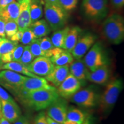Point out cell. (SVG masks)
Listing matches in <instances>:
<instances>
[{
    "label": "cell",
    "instance_id": "836d02e7",
    "mask_svg": "<svg viewBox=\"0 0 124 124\" xmlns=\"http://www.w3.org/2000/svg\"><path fill=\"white\" fill-rule=\"evenodd\" d=\"M25 46L23 44H18L13 51V62H19L23 53Z\"/></svg>",
    "mask_w": 124,
    "mask_h": 124
},
{
    "label": "cell",
    "instance_id": "ac0fdd59",
    "mask_svg": "<svg viewBox=\"0 0 124 124\" xmlns=\"http://www.w3.org/2000/svg\"><path fill=\"white\" fill-rule=\"evenodd\" d=\"M30 1H25L20 4V13L16 22L19 31H24L30 27L32 24L29 12Z\"/></svg>",
    "mask_w": 124,
    "mask_h": 124
},
{
    "label": "cell",
    "instance_id": "5b68a950",
    "mask_svg": "<svg viewBox=\"0 0 124 124\" xmlns=\"http://www.w3.org/2000/svg\"><path fill=\"white\" fill-rule=\"evenodd\" d=\"M82 7L85 16L94 21L103 19L108 13V0H83Z\"/></svg>",
    "mask_w": 124,
    "mask_h": 124
},
{
    "label": "cell",
    "instance_id": "603a6c76",
    "mask_svg": "<svg viewBox=\"0 0 124 124\" xmlns=\"http://www.w3.org/2000/svg\"><path fill=\"white\" fill-rule=\"evenodd\" d=\"M1 70H8L13 71L20 74H23L28 77H38L35 74L31 72L28 70L27 67L25 66L20 62H11L9 63H5L3 64Z\"/></svg>",
    "mask_w": 124,
    "mask_h": 124
},
{
    "label": "cell",
    "instance_id": "7c38bea8",
    "mask_svg": "<svg viewBox=\"0 0 124 124\" xmlns=\"http://www.w3.org/2000/svg\"><path fill=\"white\" fill-rule=\"evenodd\" d=\"M54 66L50 58L46 56H39L34 59L27 66V68L31 72L35 75L45 77L51 73Z\"/></svg>",
    "mask_w": 124,
    "mask_h": 124
},
{
    "label": "cell",
    "instance_id": "74e56055",
    "mask_svg": "<svg viewBox=\"0 0 124 124\" xmlns=\"http://www.w3.org/2000/svg\"><path fill=\"white\" fill-rule=\"evenodd\" d=\"M111 5L116 10L121 9L124 7V0H111Z\"/></svg>",
    "mask_w": 124,
    "mask_h": 124
},
{
    "label": "cell",
    "instance_id": "d4e9b609",
    "mask_svg": "<svg viewBox=\"0 0 124 124\" xmlns=\"http://www.w3.org/2000/svg\"><path fill=\"white\" fill-rule=\"evenodd\" d=\"M69 29L70 27H66L54 31L53 35L51 38V40L55 47L63 48L65 39Z\"/></svg>",
    "mask_w": 124,
    "mask_h": 124
},
{
    "label": "cell",
    "instance_id": "2e32d148",
    "mask_svg": "<svg viewBox=\"0 0 124 124\" xmlns=\"http://www.w3.org/2000/svg\"><path fill=\"white\" fill-rule=\"evenodd\" d=\"M70 74L69 66H54L51 73L45 77V79L55 87H58Z\"/></svg>",
    "mask_w": 124,
    "mask_h": 124
},
{
    "label": "cell",
    "instance_id": "8992f818",
    "mask_svg": "<svg viewBox=\"0 0 124 124\" xmlns=\"http://www.w3.org/2000/svg\"><path fill=\"white\" fill-rule=\"evenodd\" d=\"M83 61L90 72L102 65L107 64L106 56L101 43H94L86 54Z\"/></svg>",
    "mask_w": 124,
    "mask_h": 124
},
{
    "label": "cell",
    "instance_id": "f1b7e54d",
    "mask_svg": "<svg viewBox=\"0 0 124 124\" xmlns=\"http://www.w3.org/2000/svg\"><path fill=\"white\" fill-rule=\"evenodd\" d=\"M29 49L35 58L39 56H45V54L41 49L40 46L39 39H36L33 42L28 45Z\"/></svg>",
    "mask_w": 124,
    "mask_h": 124
},
{
    "label": "cell",
    "instance_id": "8d00e7d4",
    "mask_svg": "<svg viewBox=\"0 0 124 124\" xmlns=\"http://www.w3.org/2000/svg\"><path fill=\"white\" fill-rule=\"evenodd\" d=\"M0 58L4 64L13 62V51L4 54L0 56Z\"/></svg>",
    "mask_w": 124,
    "mask_h": 124
},
{
    "label": "cell",
    "instance_id": "d6986e66",
    "mask_svg": "<svg viewBox=\"0 0 124 124\" xmlns=\"http://www.w3.org/2000/svg\"><path fill=\"white\" fill-rule=\"evenodd\" d=\"M109 67L108 65L103 64L97 68L94 71L90 72L87 80L96 84L102 85L106 83L110 77Z\"/></svg>",
    "mask_w": 124,
    "mask_h": 124
},
{
    "label": "cell",
    "instance_id": "7a4b0ae2",
    "mask_svg": "<svg viewBox=\"0 0 124 124\" xmlns=\"http://www.w3.org/2000/svg\"><path fill=\"white\" fill-rule=\"evenodd\" d=\"M102 33L111 44H120L124 39V20L121 15L114 13L108 16L102 25Z\"/></svg>",
    "mask_w": 124,
    "mask_h": 124
},
{
    "label": "cell",
    "instance_id": "52a82bcc",
    "mask_svg": "<svg viewBox=\"0 0 124 124\" xmlns=\"http://www.w3.org/2000/svg\"><path fill=\"white\" fill-rule=\"evenodd\" d=\"M27 76L8 70H2L0 71V85L10 92L17 95L20 87Z\"/></svg>",
    "mask_w": 124,
    "mask_h": 124
},
{
    "label": "cell",
    "instance_id": "4dcf8cb0",
    "mask_svg": "<svg viewBox=\"0 0 124 124\" xmlns=\"http://www.w3.org/2000/svg\"><path fill=\"white\" fill-rule=\"evenodd\" d=\"M35 58L31 53L28 46H25L23 53L20 60V63L25 66H28L34 60Z\"/></svg>",
    "mask_w": 124,
    "mask_h": 124
},
{
    "label": "cell",
    "instance_id": "ee69618b",
    "mask_svg": "<svg viewBox=\"0 0 124 124\" xmlns=\"http://www.w3.org/2000/svg\"><path fill=\"white\" fill-rule=\"evenodd\" d=\"M43 1H44L45 3H49V4H55L56 5H58L59 7H60L59 0H43Z\"/></svg>",
    "mask_w": 124,
    "mask_h": 124
},
{
    "label": "cell",
    "instance_id": "cb8c5ba5",
    "mask_svg": "<svg viewBox=\"0 0 124 124\" xmlns=\"http://www.w3.org/2000/svg\"><path fill=\"white\" fill-rule=\"evenodd\" d=\"M44 2L41 0H32L29 6V12L31 23L40 20L43 16V4Z\"/></svg>",
    "mask_w": 124,
    "mask_h": 124
},
{
    "label": "cell",
    "instance_id": "1f68e13d",
    "mask_svg": "<svg viewBox=\"0 0 124 124\" xmlns=\"http://www.w3.org/2000/svg\"><path fill=\"white\" fill-rule=\"evenodd\" d=\"M37 38L29 28L23 32V35L22 38L20 40V42L24 46H28L31 43L33 42Z\"/></svg>",
    "mask_w": 124,
    "mask_h": 124
},
{
    "label": "cell",
    "instance_id": "4316f807",
    "mask_svg": "<svg viewBox=\"0 0 124 124\" xmlns=\"http://www.w3.org/2000/svg\"><path fill=\"white\" fill-rule=\"evenodd\" d=\"M18 44V42L11 41L5 38L0 39V56L5 54L12 52Z\"/></svg>",
    "mask_w": 124,
    "mask_h": 124
},
{
    "label": "cell",
    "instance_id": "c3c4849f",
    "mask_svg": "<svg viewBox=\"0 0 124 124\" xmlns=\"http://www.w3.org/2000/svg\"><path fill=\"white\" fill-rule=\"evenodd\" d=\"M16 1H17V2L19 3L20 4H21V3L24 2H25V1H30L31 2L32 0H16Z\"/></svg>",
    "mask_w": 124,
    "mask_h": 124
},
{
    "label": "cell",
    "instance_id": "e575fe53",
    "mask_svg": "<svg viewBox=\"0 0 124 124\" xmlns=\"http://www.w3.org/2000/svg\"><path fill=\"white\" fill-rule=\"evenodd\" d=\"M33 124H48L46 118V113L41 111L36 116Z\"/></svg>",
    "mask_w": 124,
    "mask_h": 124
},
{
    "label": "cell",
    "instance_id": "7bdbcfd3",
    "mask_svg": "<svg viewBox=\"0 0 124 124\" xmlns=\"http://www.w3.org/2000/svg\"><path fill=\"white\" fill-rule=\"evenodd\" d=\"M81 124H94V121L91 117L88 116L87 117H85L84 121L82 122Z\"/></svg>",
    "mask_w": 124,
    "mask_h": 124
},
{
    "label": "cell",
    "instance_id": "bcb514c9",
    "mask_svg": "<svg viewBox=\"0 0 124 124\" xmlns=\"http://www.w3.org/2000/svg\"><path fill=\"white\" fill-rule=\"evenodd\" d=\"M0 124H11V122H10L9 121L6 120L5 118L2 117L0 118Z\"/></svg>",
    "mask_w": 124,
    "mask_h": 124
},
{
    "label": "cell",
    "instance_id": "44dd1931",
    "mask_svg": "<svg viewBox=\"0 0 124 124\" xmlns=\"http://www.w3.org/2000/svg\"><path fill=\"white\" fill-rule=\"evenodd\" d=\"M29 28L37 39L46 36L51 33L52 29L46 20L40 19L31 24Z\"/></svg>",
    "mask_w": 124,
    "mask_h": 124
},
{
    "label": "cell",
    "instance_id": "9c48e42d",
    "mask_svg": "<svg viewBox=\"0 0 124 124\" xmlns=\"http://www.w3.org/2000/svg\"><path fill=\"white\" fill-rule=\"evenodd\" d=\"M46 109V115L53 120L60 124L66 121L68 103L66 99L59 97Z\"/></svg>",
    "mask_w": 124,
    "mask_h": 124
},
{
    "label": "cell",
    "instance_id": "ba28073f",
    "mask_svg": "<svg viewBox=\"0 0 124 124\" xmlns=\"http://www.w3.org/2000/svg\"><path fill=\"white\" fill-rule=\"evenodd\" d=\"M100 95L93 89L79 90L70 98L72 103L85 108H91L98 104Z\"/></svg>",
    "mask_w": 124,
    "mask_h": 124
},
{
    "label": "cell",
    "instance_id": "d6a6232c",
    "mask_svg": "<svg viewBox=\"0 0 124 124\" xmlns=\"http://www.w3.org/2000/svg\"><path fill=\"white\" fill-rule=\"evenodd\" d=\"M79 0H59L60 7L67 12L76 8Z\"/></svg>",
    "mask_w": 124,
    "mask_h": 124
},
{
    "label": "cell",
    "instance_id": "681fc988",
    "mask_svg": "<svg viewBox=\"0 0 124 124\" xmlns=\"http://www.w3.org/2000/svg\"><path fill=\"white\" fill-rule=\"evenodd\" d=\"M3 64H4V63H2V60H1V58H0V70H1V69H2V67L3 66Z\"/></svg>",
    "mask_w": 124,
    "mask_h": 124
},
{
    "label": "cell",
    "instance_id": "e0dca14e",
    "mask_svg": "<svg viewBox=\"0 0 124 124\" xmlns=\"http://www.w3.org/2000/svg\"><path fill=\"white\" fill-rule=\"evenodd\" d=\"M70 73L75 77L82 83L87 80V77L90 72L84 61L82 59L74 60L69 66Z\"/></svg>",
    "mask_w": 124,
    "mask_h": 124
},
{
    "label": "cell",
    "instance_id": "f5cc1de1",
    "mask_svg": "<svg viewBox=\"0 0 124 124\" xmlns=\"http://www.w3.org/2000/svg\"><path fill=\"white\" fill-rule=\"evenodd\" d=\"M1 37H0V39H1Z\"/></svg>",
    "mask_w": 124,
    "mask_h": 124
},
{
    "label": "cell",
    "instance_id": "9a60e30c",
    "mask_svg": "<svg viewBox=\"0 0 124 124\" xmlns=\"http://www.w3.org/2000/svg\"><path fill=\"white\" fill-rule=\"evenodd\" d=\"M1 103L2 116L10 122L13 123L21 116V110L16 102L1 100Z\"/></svg>",
    "mask_w": 124,
    "mask_h": 124
},
{
    "label": "cell",
    "instance_id": "60d3db41",
    "mask_svg": "<svg viewBox=\"0 0 124 124\" xmlns=\"http://www.w3.org/2000/svg\"><path fill=\"white\" fill-rule=\"evenodd\" d=\"M5 21L2 18H0V37L1 38H5Z\"/></svg>",
    "mask_w": 124,
    "mask_h": 124
},
{
    "label": "cell",
    "instance_id": "83f0119b",
    "mask_svg": "<svg viewBox=\"0 0 124 124\" xmlns=\"http://www.w3.org/2000/svg\"><path fill=\"white\" fill-rule=\"evenodd\" d=\"M39 43L40 47L44 52L45 56L49 58H51V51L55 48L51 41V38L47 36L39 38Z\"/></svg>",
    "mask_w": 124,
    "mask_h": 124
},
{
    "label": "cell",
    "instance_id": "277c9868",
    "mask_svg": "<svg viewBox=\"0 0 124 124\" xmlns=\"http://www.w3.org/2000/svg\"><path fill=\"white\" fill-rule=\"evenodd\" d=\"M44 16L52 31H55L64 27L69 18V14L60 7L45 3Z\"/></svg>",
    "mask_w": 124,
    "mask_h": 124
},
{
    "label": "cell",
    "instance_id": "7dc6e473",
    "mask_svg": "<svg viewBox=\"0 0 124 124\" xmlns=\"http://www.w3.org/2000/svg\"><path fill=\"white\" fill-rule=\"evenodd\" d=\"M63 124H80L78 122H75V121H70V120H66L64 123Z\"/></svg>",
    "mask_w": 124,
    "mask_h": 124
},
{
    "label": "cell",
    "instance_id": "4fadbf2b",
    "mask_svg": "<svg viewBox=\"0 0 124 124\" xmlns=\"http://www.w3.org/2000/svg\"><path fill=\"white\" fill-rule=\"evenodd\" d=\"M82 83L71 73L68 75L57 89L59 95L64 99H69L79 90Z\"/></svg>",
    "mask_w": 124,
    "mask_h": 124
},
{
    "label": "cell",
    "instance_id": "ab89813d",
    "mask_svg": "<svg viewBox=\"0 0 124 124\" xmlns=\"http://www.w3.org/2000/svg\"><path fill=\"white\" fill-rule=\"evenodd\" d=\"M13 124H31L30 122L28 120L27 118L25 116H20L19 117L13 122Z\"/></svg>",
    "mask_w": 124,
    "mask_h": 124
},
{
    "label": "cell",
    "instance_id": "816d5d0a",
    "mask_svg": "<svg viewBox=\"0 0 124 124\" xmlns=\"http://www.w3.org/2000/svg\"><path fill=\"white\" fill-rule=\"evenodd\" d=\"M1 99H0V108H1Z\"/></svg>",
    "mask_w": 124,
    "mask_h": 124
},
{
    "label": "cell",
    "instance_id": "30bf717a",
    "mask_svg": "<svg viewBox=\"0 0 124 124\" xmlns=\"http://www.w3.org/2000/svg\"><path fill=\"white\" fill-rule=\"evenodd\" d=\"M97 38L95 35L90 32L80 36L71 52L74 59L77 60L83 58L95 43Z\"/></svg>",
    "mask_w": 124,
    "mask_h": 124
},
{
    "label": "cell",
    "instance_id": "d590c367",
    "mask_svg": "<svg viewBox=\"0 0 124 124\" xmlns=\"http://www.w3.org/2000/svg\"><path fill=\"white\" fill-rule=\"evenodd\" d=\"M0 99L2 100L7 101L10 102H15L12 96L9 95L7 91L4 90L1 86H0Z\"/></svg>",
    "mask_w": 124,
    "mask_h": 124
},
{
    "label": "cell",
    "instance_id": "5bb4252c",
    "mask_svg": "<svg viewBox=\"0 0 124 124\" xmlns=\"http://www.w3.org/2000/svg\"><path fill=\"white\" fill-rule=\"evenodd\" d=\"M49 58L54 66H70L74 60L71 52L58 47H55L52 49Z\"/></svg>",
    "mask_w": 124,
    "mask_h": 124
},
{
    "label": "cell",
    "instance_id": "f907efd6",
    "mask_svg": "<svg viewBox=\"0 0 124 124\" xmlns=\"http://www.w3.org/2000/svg\"><path fill=\"white\" fill-rule=\"evenodd\" d=\"M2 114H1V108H0V118H1V117H2Z\"/></svg>",
    "mask_w": 124,
    "mask_h": 124
},
{
    "label": "cell",
    "instance_id": "484cf974",
    "mask_svg": "<svg viewBox=\"0 0 124 124\" xmlns=\"http://www.w3.org/2000/svg\"><path fill=\"white\" fill-rule=\"evenodd\" d=\"M85 118V116L82 111L78 108L70 107L68 108L66 115V120L72 121L81 124Z\"/></svg>",
    "mask_w": 124,
    "mask_h": 124
},
{
    "label": "cell",
    "instance_id": "b9f144b4",
    "mask_svg": "<svg viewBox=\"0 0 124 124\" xmlns=\"http://www.w3.org/2000/svg\"><path fill=\"white\" fill-rule=\"evenodd\" d=\"M15 0H0V8H4L11 4Z\"/></svg>",
    "mask_w": 124,
    "mask_h": 124
},
{
    "label": "cell",
    "instance_id": "8fae6325",
    "mask_svg": "<svg viewBox=\"0 0 124 124\" xmlns=\"http://www.w3.org/2000/svg\"><path fill=\"white\" fill-rule=\"evenodd\" d=\"M54 89H56V87L49 84V82L45 78L27 77L20 87L18 95L31 91Z\"/></svg>",
    "mask_w": 124,
    "mask_h": 124
},
{
    "label": "cell",
    "instance_id": "3957f363",
    "mask_svg": "<svg viewBox=\"0 0 124 124\" xmlns=\"http://www.w3.org/2000/svg\"><path fill=\"white\" fill-rule=\"evenodd\" d=\"M123 89L124 83L121 79L114 78L108 82L99 100V108L101 112L108 114L113 109Z\"/></svg>",
    "mask_w": 124,
    "mask_h": 124
},
{
    "label": "cell",
    "instance_id": "f6af8a7d",
    "mask_svg": "<svg viewBox=\"0 0 124 124\" xmlns=\"http://www.w3.org/2000/svg\"><path fill=\"white\" fill-rule=\"evenodd\" d=\"M46 121H47L48 124H60V123H59V122L55 121H54L52 120V119H51V118L48 117L46 115Z\"/></svg>",
    "mask_w": 124,
    "mask_h": 124
},
{
    "label": "cell",
    "instance_id": "f35d334b",
    "mask_svg": "<svg viewBox=\"0 0 124 124\" xmlns=\"http://www.w3.org/2000/svg\"><path fill=\"white\" fill-rule=\"evenodd\" d=\"M23 35V32L18 30L17 32L15 34V35L12 36L10 39H9L11 40V41L18 43L19 41H20L21 38H22Z\"/></svg>",
    "mask_w": 124,
    "mask_h": 124
},
{
    "label": "cell",
    "instance_id": "ffe728a7",
    "mask_svg": "<svg viewBox=\"0 0 124 124\" xmlns=\"http://www.w3.org/2000/svg\"><path fill=\"white\" fill-rule=\"evenodd\" d=\"M20 4L14 1L4 8H0V18L5 22L8 21H17L20 13Z\"/></svg>",
    "mask_w": 124,
    "mask_h": 124
},
{
    "label": "cell",
    "instance_id": "f546056e",
    "mask_svg": "<svg viewBox=\"0 0 124 124\" xmlns=\"http://www.w3.org/2000/svg\"><path fill=\"white\" fill-rule=\"evenodd\" d=\"M18 31V26L16 21H8L5 23V35L8 39H10L12 36L15 35Z\"/></svg>",
    "mask_w": 124,
    "mask_h": 124
},
{
    "label": "cell",
    "instance_id": "6da1fadb",
    "mask_svg": "<svg viewBox=\"0 0 124 124\" xmlns=\"http://www.w3.org/2000/svg\"><path fill=\"white\" fill-rule=\"evenodd\" d=\"M23 102L36 111L46 109L60 97L56 89L40 90L18 95Z\"/></svg>",
    "mask_w": 124,
    "mask_h": 124
},
{
    "label": "cell",
    "instance_id": "7402d4cb",
    "mask_svg": "<svg viewBox=\"0 0 124 124\" xmlns=\"http://www.w3.org/2000/svg\"><path fill=\"white\" fill-rule=\"evenodd\" d=\"M82 29L78 26H74L71 28H70L65 39L63 48L71 53L79 38Z\"/></svg>",
    "mask_w": 124,
    "mask_h": 124
}]
</instances>
